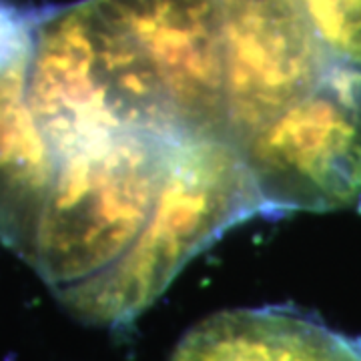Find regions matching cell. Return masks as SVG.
<instances>
[{
  "label": "cell",
  "mask_w": 361,
  "mask_h": 361,
  "mask_svg": "<svg viewBox=\"0 0 361 361\" xmlns=\"http://www.w3.org/2000/svg\"><path fill=\"white\" fill-rule=\"evenodd\" d=\"M259 213H265L263 201L229 137L179 141L155 209L135 243L101 275L56 299L87 325H130L191 259Z\"/></svg>",
  "instance_id": "obj_1"
},
{
  "label": "cell",
  "mask_w": 361,
  "mask_h": 361,
  "mask_svg": "<svg viewBox=\"0 0 361 361\" xmlns=\"http://www.w3.org/2000/svg\"><path fill=\"white\" fill-rule=\"evenodd\" d=\"M177 142L121 130L56 157L28 261L54 295L94 279L135 243L155 209Z\"/></svg>",
  "instance_id": "obj_2"
},
{
  "label": "cell",
  "mask_w": 361,
  "mask_h": 361,
  "mask_svg": "<svg viewBox=\"0 0 361 361\" xmlns=\"http://www.w3.org/2000/svg\"><path fill=\"white\" fill-rule=\"evenodd\" d=\"M233 142L265 213L355 205L361 199V66H339Z\"/></svg>",
  "instance_id": "obj_3"
},
{
  "label": "cell",
  "mask_w": 361,
  "mask_h": 361,
  "mask_svg": "<svg viewBox=\"0 0 361 361\" xmlns=\"http://www.w3.org/2000/svg\"><path fill=\"white\" fill-rule=\"evenodd\" d=\"M221 11L231 141L349 65L293 0H221Z\"/></svg>",
  "instance_id": "obj_4"
},
{
  "label": "cell",
  "mask_w": 361,
  "mask_h": 361,
  "mask_svg": "<svg viewBox=\"0 0 361 361\" xmlns=\"http://www.w3.org/2000/svg\"><path fill=\"white\" fill-rule=\"evenodd\" d=\"M165 92L185 137H229L221 0H101Z\"/></svg>",
  "instance_id": "obj_5"
},
{
  "label": "cell",
  "mask_w": 361,
  "mask_h": 361,
  "mask_svg": "<svg viewBox=\"0 0 361 361\" xmlns=\"http://www.w3.org/2000/svg\"><path fill=\"white\" fill-rule=\"evenodd\" d=\"M171 361H361V341L289 307L229 310L191 327Z\"/></svg>",
  "instance_id": "obj_6"
},
{
  "label": "cell",
  "mask_w": 361,
  "mask_h": 361,
  "mask_svg": "<svg viewBox=\"0 0 361 361\" xmlns=\"http://www.w3.org/2000/svg\"><path fill=\"white\" fill-rule=\"evenodd\" d=\"M28 63L0 68V241L32 257L56 155L28 104Z\"/></svg>",
  "instance_id": "obj_7"
},
{
  "label": "cell",
  "mask_w": 361,
  "mask_h": 361,
  "mask_svg": "<svg viewBox=\"0 0 361 361\" xmlns=\"http://www.w3.org/2000/svg\"><path fill=\"white\" fill-rule=\"evenodd\" d=\"M341 61L361 66V0H293Z\"/></svg>",
  "instance_id": "obj_8"
},
{
  "label": "cell",
  "mask_w": 361,
  "mask_h": 361,
  "mask_svg": "<svg viewBox=\"0 0 361 361\" xmlns=\"http://www.w3.org/2000/svg\"><path fill=\"white\" fill-rule=\"evenodd\" d=\"M37 13L20 11L0 0V68L30 61Z\"/></svg>",
  "instance_id": "obj_9"
}]
</instances>
